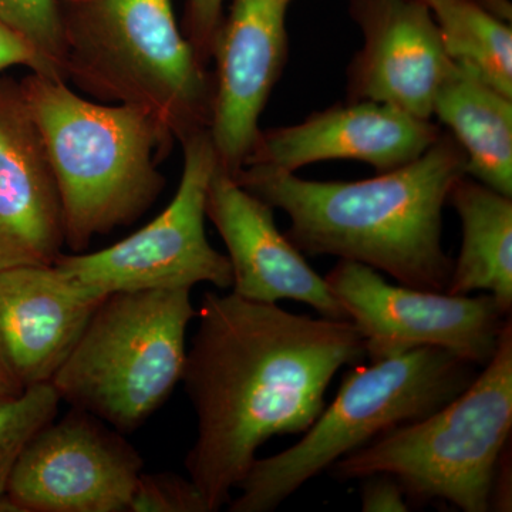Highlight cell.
<instances>
[{
  "instance_id": "1",
  "label": "cell",
  "mask_w": 512,
  "mask_h": 512,
  "mask_svg": "<svg viewBox=\"0 0 512 512\" xmlns=\"http://www.w3.org/2000/svg\"><path fill=\"white\" fill-rule=\"evenodd\" d=\"M197 316L181 379L197 416L185 468L215 512L266 441L315 423L333 377L366 350L350 320L298 315L234 292L205 293Z\"/></svg>"
},
{
  "instance_id": "2",
  "label": "cell",
  "mask_w": 512,
  "mask_h": 512,
  "mask_svg": "<svg viewBox=\"0 0 512 512\" xmlns=\"http://www.w3.org/2000/svg\"><path fill=\"white\" fill-rule=\"evenodd\" d=\"M466 175V153L441 131L412 163L369 180L309 181L264 165H244L232 177L288 215L286 238L302 254L338 256L399 285L444 292L453 261L441 244L443 207Z\"/></svg>"
},
{
  "instance_id": "3",
  "label": "cell",
  "mask_w": 512,
  "mask_h": 512,
  "mask_svg": "<svg viewBox=\"0 0 512 512\" xmlns=\"http://www.w3.org/2000/svg\"><path fill=\"white\" fill-rule=\"evenodd\" d=\"M20 86L52 165L73 254L143 217L164 191L158 163L175 143L163 121L144 107L84 97L56 77L30 73Z\"/></svg>"
},
{
  "instance_id": "4",
  "label": "cell",
  "mask_w": 512,
  "mask_h": 512,
  "mask_svg": "<svg viewBox=\"0 0 512 512\" xmlns=\"http://www.w3.org/2000/svg\"><path fill=\"white\" fill-rule=\"evenodd\" d=\"M63 77L89 99L153 111L175 141L210 127L214 82L173 0H67Z\"/></svg>"
},
{
  "instance_id": "5",
  "label": "cell",
  "mask_w": 512,
  "mask_h": 512,
  "mask_svg": "<svg viewBox=\"0 0 512 512\" xmlns=\"http://www.w3.org/2000/svg\"><path fill=\"white\" fill-rule=\"evenodd\" d=\"M474 367L433 346L355 367L298 443L275 456L256 458L238 485V497L229 501V511L276 510L340 458L456 399L476 379Z\"/></svg>"
},
{
  "instance_id": "6",
  "label": "cell",
  "mask_w": 512,
  "mask_h": 512,
  "mask_svg": "<svg viewBox=\"0 0 512 512\" xmlns=\"http://www.w3.org/2000/svg\"><path fill=\"white\" fill-rule=\"evenodd\" d=\"M512 430V325L473 383L437 412L387 431L329 468L340 481L389 474L409 500L490 511L498 460Z\"/></svg>"
},
{
  "instance_id": "7",
  "label": "cell",
  "mask_w": 512,
  "mask_h": 512,
  "mask_svg": "<svg viewBox=\"0 0 512 512\" xmlns=\"http://www.w3.org/2000/svg\"><path fill=\"white\" fill-rule=\"evenodd\" d=\"M195 316L191 289L109 293L50 383L73 409L133 433L183 379Z\"/></svg>"
},
{
  "instance_id": "8",
  "label": "cell",
  "mask_w": 512,
  "mask_h": 512,
  "mask_svg": "<svg viewBox=\"0 0 512 512\" xmlns=\"http://www.w3.org/2000/svg\"><path fill=\"white\" fill-rule=\"evenodd\" d=\"M183 174L173 200L146 227L92 254L60 255L56 268L101 293L144 289H191L198 284L232 286L228 256L205 232L207 195L218 160L210 131L180 141Z\"/></svg>"
},
{
  "instance_id": "9",
  "label": "cell",
  "mask_w": 512,
  "mask_h": 512,
  "mask_svg": "<svg viewBox=\"0 0 512 512\" xmlns=\"http://www.w3.org/2000/svg\"><path fill=\"white\" fill-rule=\"evenodd\" d=\"M325 279L370 362L433 346L484 367L511 319L490 293L471 298L392 285L359 262L340 259Z\"/></svg>"
},
{
  "instance_id": "10",
  "label": "cell",
  "mask_w": 512,
  "mask_h": 512,
  "mask_svg": "<svg viewBox=\"0 0 512 512\" xmlns=\"http://www.w3.org/2000/svg\"><path fill=\"white\" fill-rule=\"evenodd\" d=\"M143 468L123 433L72 407L30 440L6 494L18 512H127Z\"/></svg>"
},
{
  "instance_id": "11",
  "label": "cell",
  "mask_w": 512,
  "mask_h": 512,
  "mask_svg": "<svg viewBox=\"0 0 512 512\" xmlns=\"http://www.w3.org/2000/svg\"><path fill=\"white\" fill-rule=\"evenodd\" d=\"M292 0H234L215 33L210 136L218 167L235 175L244 167L259 119L288 56L286 9Z\"/></svg>"
},
{
  "instance_id": "12",
  "label": "cell",
  "mask_w": 512,
  "mask_h": 512,
  "mask_svg": "<svg viewBox=\"0 0 512 512\" xmlns=\"http://www.w3.org/2000/svg\"><path fill=\"white\" fill-rule=\"evenodd\" d=\"M365 37L349 67V101H375L431 120L453 60L423 0H350Z\"/></svg>"
},
{
  "instance_id": "13",
  "label": "cell",
  "mask_w": 512,
  "mask_h": 512,
  "mask_svg": "<svg viewBox=\"0 0 512 512\" xmlns=\"http://www.w3.org/2000/svg\"><path fill=\"white\" fill-rule=\"evenodd\" d=\"M274 210L217 165L208 187L207 218L227 247L232 292L256 302L292 299L322 318L349 320L326 279L279 232Z\"/></svg>"
},
{
  "instance_id": "14",
  "label": "cell",
  "mask_w": 512,
  "mask_h": 512,
  "mask_svg": "<svg viewBox=\"0 0 512 512\" xmlns=\"http://www.w3.org/2000/svg\"><path fill=\"white\" fill-rule=\"evenodd\" d=\"M431 120L375 101H349L312 114L295 126L259 131L244 165L295 173L328 160H355L387 173L412 163L436 143Z\"/></svg>"
},
{
  "instance_id": "15",
  "label": "cell",
  "mask_w": 512,
  "mask_h": 512,
  "mask_svg": "<svg viewBox=\"0 0 512 512\" xmlns=\"http://www.w3.org/2000/svg\"><path fill=\"white\" fill-rule=\"evenodd\" d=\"M106 296L55 265L0 271V365L23 389L52 382Z\"/></svg>"
},
{
  "instance_id": "16",
  "label": "cell",
  "mask_w": 512,
  "mask_h": 512,
  "mask_svg": "<svg viewBox=\"0 0 512 512\" xmlns=\"http://www.w3.org/2000/svg\"><path fill=\"white\" fill-rule=\"evenodd\" d=\"M66 245L62 201L20 82L0 80V271L53 265Z\"/></svg>"
},
{
  "instance_id": "17",
  "label": "cell",
  "mask_w": 512,
  "mask_h": 512,
  "mask_svg": "<svg viewBox=\"0 0 512 512\" xmlns=\"http://www.w3.org/2000/svg\"><path fill=\"white\" fill-rule=\"evenodd\" d=\"M467 156V175L512 197V99L453 62L433 106Z\"/></svg>"
},
{
  "instance_id": "18",
  "label": "cell",
  "mask_w": 512,
  "mask_h": 512,
  "mask_svg": "<svg viewBox=\"0 0 512 512\" xmlns=\"http://www.w3.org/2000/svg\"><path fill=\"white\" fill-rule=\"evenodd\" d=\"M461 221L460 255L453 262L448 295L484 291L505 313L512 309V197L466 177L448 195Z\"/></svg>"
},
{
  "instance_id": "19",
  "label": "cell",
  "mask_w": 512,
  "mask_h": 512,
  "mask_svg": "<svg viewBox=\"0 0 512 512\" xmlns=\"http://www.w3.org/2000/svg\"><path fill=\"white\" fill-rule=\"evenodd\" d=\"M447 55L512 99V28L473 0H436L430 6Z\"/></svg>"
},
{
  "instance_id": "20",
  "label": "cell",
  "mask_w": 512,
  "mask_h": 512,
  "mask_svg": "<svg viewBox=\"0 0 512 512\" xmlns=\"http://www.w3.org/2000/svg\"><path fill=\"white\" fill-rule=\"evenodd\" d=\"M60 400L52 383L35 384L0 397V497L30 440L56 419Z\"/></svg>"
},
{
  "instance_id": "21",
  "label": "cell",
  "mask_w": 512,
  "mask_h": 512,
  "mask_svg": "<svg viewBox=\"0 0 512 512\" xmlns=\"http://www.w3.org/2000/svg\"><path fill=\"white\" fill-rule=\"evenodd\" d=\"M0 20L32 43L64 80L57 0H0Z\"/></svg>"
},
{
  "instance_id": "22",
  "label": "cell",
  "mask_w": 512,
  "mask_h": 512,
  "mask_svg": "<svg viewBox=\"0 0 512 512\" xmlns=\"http://www.w3.org/2000/svg\"><path fill=\"white\" fill-rule=\"evenodd\" d=\"M127 512H210V507L190 477L141 473Z\"/></svg>"
},
{
  "instance_id": "23",
  "label": "cell",
  "mask_w": 512,
  "mask_h": 512,
  "mask_svg": "<svg viewBox=\"0 0 512 512\" xmlns=\"http://www.w3.org/2000/svg\"><path fill=\"white\" fill-rule=\"evenodd\" d=\"M224 0H188L187 32L184 33L198 59L211 60L215 33L220 28Z\"/></svg>"
},
{
  "instance_id": "24",
  "label": "cell",
  "mask_w": 512,
  "mask_h": 512,
  "mask_svg": "<svg viewBox=\"0 0 512 512\" xmlns=\"http://www.w3.org/2000/svg\"><path fill=\"white\" fill-rule=\"evenodd\" d=\"M13 66L28 67L32 73L62 79L32 43L0 20V72Z\"/></svg>"
},
{
  "instance_id": "25",
  "label": "cell",
  "mask_w": 512,
  "mask_h": 512,
  "mask_svg": "<svg viewBox=\"0 0 512 512\" xmlns=\"http://www.w3.org/2000/svg\"><path fill=\"white\" fill-rule=\"evenodd\" d=\"M362 487V511L406 512L409 511L407 494L403 485L389 474H373L365 478Z\"/></svg>"
},
{
  "instance_id": "26",
  "label": "cell",
  "mask_w": 512,
  "mask_h": 512,
  "mask_svg": "<svg viewBox=\"0 0 512 512\" xmlns=\"http://www.w3.org/2000/svg\"><path fill=\"white\" fill-rule=\"evenodd\" d=\"M511 448L505 447L497 470H495L493 488H491L490 511H511Z\"/></svg>"
},
{
  "instance_id": "27",
  "label": "cell",
  "mask_w": 512,
  "mask_h": 512,
  "mask_svg": "<svg viewBox=\"0 0 512 512\" xmlns=\"http://www.w3.org/2000/svg\"><path fill=\"white\" fill-rule=\"evenodd\" d=\"M478 5L483 6L488 12L493 13L497 18L511 22L512 19V5L510 0H473Z\"/></svg>"
},
{
  "instance_id": "28",
  "label": "cell",
  "mask_w": 512,
  "mask_h": 512,
  "mask_svg": "<svg viewBox=\"0 0 512 512\" xmlns=\"http://www.w3.org/2000/svg\"><path fill=\"white\" fill-rule=\"evenodd\" d=\"M23 387H20L15 380L12 379L0 365V397L12 396V394L22 392Z\"/></svg>"
},
{
  "instance_id": "29",
  "label": "cell",
  "mask_w": 512,
  "mask_h": 512,
  "mask_svg": "<svg viewBox=\"0 0 512 512\" xmlns=\"http://www.w3.org/2000/svg\"><path fill=\"white\" fill-rule=\"evenodd\" d=\"M424 3H427V5L431 6L433 5L434 2H436V0H423Z\"/></svg>"
}]
</instances>
